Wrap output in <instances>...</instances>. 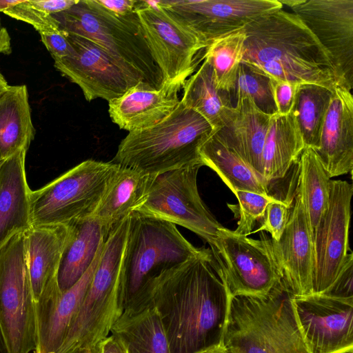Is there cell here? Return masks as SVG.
Returning <instances> with one entry per match:
<instances>
[{
    "mask_svg": "<svg viewBox=\"0 0 353 353\" xmlns=\"http://www.w3.org/2000/svg\"><path fill=\"white\" fill-rule=\"evenodd\" d=\"M230 299L220 268L208 249L162 272L125 309L153 307L171 353H194L222 344Z\"/></svg>",
    "mask_w": 353,
    "mask_h": 353,
    "instance_id": "obj_1",
    "label": "cell"
},
{
    "mask_svg": "<svg viewBox=\"0 0 353 353\" xmlns=\"http://www.w3.org/2000/svg\"><path fill=\"white\" fill-rule=\"evenodd\" d=\"M242 63L275 80L315 84L334 90L341 85L333 64L315 36L293 12L283 9L252 21Z\"/></svg>",
    "mask_w": 353,
    "mask_h": 353,
    "instance_id": "obj_2",
    "label": "cell"
},
{
    "mask_svg": "<svg viewBox=\"0 0 353 353\" xmlns=\"http://www.w3.org/2000/svg\"><path fill=\"white\" fill-rule=\"evenodd\" d=\"M283 279L263 296L230 297L223 337L230 353H312Z\"/></svg>",
    "mask_w": 353,
    "mask_h": 353,
    "instance_id": "obj_3",
    "label": "cell"
},
{
    "mask_svg": "<svg viewBox=\"0 0 353 353\" xmlns=\"http://www.w3.org/2000/svg\"><path fill=\"white\" fill-rule=\"evenodd\" d=\"M51 16L60 29L94 43L131 78L153 89L162 87V73L152 57L136 11L117 14L97 0H78L69 9Z\"/></svg>",
    "mask_w": 353,
    "mask_h": 353,
    "instance_id": "obj_4",
    "label": "cell"
},
{
    "mask_svg": "<svg viewBox=\"0 0 353 353\" xmlns=\"http://www.w3.org/2000/svg\"><path fill=\"white\" fill-rule=\"evenodd\" d=\"M209 123L181 101L165 119L130 132L112 162L151 176L188 166H203L199 149L212 133Z\"/></svg>",
    "mask_w": 353,
    "mask_h": 353,
    "instance_id": "obj_5",
    "label": "cell"
},
{
    "mask_svg": "<svg viewBox=\"0 0 353 353\" xmlns=\"http://www.w3.org/2000/svg\"><path fill=\"white\" fill-rule=\"evenodd\" d=\"M208 250L194 246L176 225L134 212L129 216L119 271L124 309L132 305L146 285L162 272Z\"/></svg>",
    "mask_w": 353,
    "mask_h": 353,
    "instance_id": "obj_6",
    "label": "cell"
},
{
    "mask_svg": "<svg viewBox=\"0 0 353 353\" xmlns=\"http://www.w3.org/2000/svg\"><path fill=\"white\" fill-rule=\"evenodd\" d=\"M123 250L120 238L110 236L104 242L91 283L57 353L92 350L110 334L125 307L119 285Z\"/></svg>",
    "mask_w": 353,
    "mask_h": 353,
    "instance_id": "obj_7",
    "label": "cell"
},
{
    "mask_svg": "<svg viewBox=\"0 0 353 353\" xmlns=\"http://www.w3.org/2000/svg\"><path fill=\"white\" fill-rule=\"evenodd\" d=\"M118 166L112 161L88 159L31 190V226L70 225L91 217Z\"/></svg>",
    "mask_w": 353,
    "mask_h": 353,
    "instance_id": "obj_8",
    "label": "cell"
},
{
    "mask_svg": "<svg viewBox=\"0 0 353 353\" xmlns=\"http://www.w3.org/2000/svg\"><path fill=\"white\" fill-rule=\"evenodd\" d=\"M26 231L14 233L0 246V328L10 353H30L37 346Z\"/></svg>",
    "mask_w": 353,
    "mask_h": 353,
    "instance_id": "obj_9",
    "label": "cell"
},
{
    "mask_svg": "<svg viewBox=\"0 0 353 353\" xmlns=\"http://www.w3.org/2000/svg\"><path fill=\"white\" fill-rule=\"evenodd\" d=\"M136 12L163 83L183 87L203 61L209 43L160 1H137Z\"/></svg>",
    "mask_w": 353,
    "mask_h": 353,
    "instance_id": "obj_10",
    "label": "cell"
},
{
    "mask_svg": "<svg viewBox=\"0 0 353 353\" xmlns=\"http://www.w3.org/2000/svg\"><path fill=\"white\" fill-rule=\"evenodd\" d=\"M210 250L230 297L265 296L283 277L270 238L263 233L256 240L223 227Z\"/></svg>",
    "mask_w": 353,
    "mask_h": 353,
    "instance_id": "obj_11",
    "label": "cell"
},
{
    "mask_svg": "<svg viewBox=\"0 0 353 353\" xmlns=\"http://www.w3.org/2000/svg\"><path fill=\"white\" fill-rule=\"evenodd\" d=\"M201 166H188L155 176L145 201L135 212L181 225L212 246L223 226L200 196L197 175Z\"/></svg>",
    "mask_w": 353,
    "mask_h": 353,
    "instance_id": "obj_12",
    "label": "cell"
},
{
    "mask_svg": "<svg viewBox=\"0 0 353 353\" xmlns=\"http://www.w3.org/2000/svg\"><path fill=\"white\" fill-rule=\"evenodd\" d=\"M352 195L351 183L331 180L327 208L313 233L312 294L329 295L346 261L353 256L349 247Z\"/></svg>",
    "mask_w": 353,
    "mask_h": 353,
    "instance_id": "obj_13",
    "label": "cell"
},
{
    "mask_svg": "<svg viewBox=\"0 0 353 353\" xmlns=\"http://www.w3.org/2000/svg\"><path fill=\"white\" fill-rule=\"evenodd\" d=\"M292 302L312 353H353V297L311 294Z\"/></svg>",
    "mask_w": 353,
    "mask_h": 353,
    "instance_id": "obj_14",
    "label": "cell"
},
{
    "mask_svg": "<svg viewBox=\"0 0 353 353\" xmlns=\"http://www.w3.org/2000/svg\"><path fill=\"white\" fill-rule=\"evenodd\" d=\"M328 54L340 83L353 88V0H299L291 8Z\"/></svg>",
    "mask_w": 353,
    "mask_h": 353,
    "instance_id": "obj_15",
    "label": "cell"
},
{
    "mask_svg": "<svg viewBox=\"0 0 353 353\" xmlns=\"http://www.w3.org/2000/svg\"><path fill=\"white\" fill-rule=\"evenodd\" d=\"M66 33L76 53L54 59V67L81 89L86 101L103 99L109 101L141 83L124 73L94 43Z\"/></svg>",
    "mask_w": 353,
    "mask_h": 353,
    "instance_id": "obj_16",
    "label": "cell"
},
{
    "mask_svg": "<svg viewBox=\"0 0 353 353\" xmlns=\"http://www.w3.org/2000/svg\"><path fill=\"white\" fill-rule=\"evenodd\" d=\"M208 43L242 29L264 14L281 10L279 0L160 1Z\"/></svg>",
    "mask_w": 353,
    "mask_h": 353,
    "instance_id": "obj_17",
    "label": "cell"
},
{
    "mask_svg": "<svg viewBox=\"0 0 353 353\" xmlns=\"http://www.w3.org/2000/svg\"><path fill=\"white\" fill-rule=\"evenodd\" d=\"M103 243L92 265L72 287L64 292L58 282L44 289L35 306L36 353H57L92 279Z\"/></svg>",
    "mask_w": 353,
    "mask_h": 353,
    "instance_id": "obj_18",
    "label": "cell"
},
{
    "mask_svg": "<svg viewBox=\"0 0 353 353\" xmlns=\"http://www.w3.org/2000/svg\"><path fill=\"white\" fill-rule=\"evenodd\" d=\"M270 241L283 279L293 294H312L313 236L305 210L296 193L282 236L278 241L271 239Z\"/></svg>",
    "mask_w": 353,
    "mask_h": 353,
    "instance_id": "obj_19",
    "label": "cell"
},
{
    "mask_svg": "<svg viewBox=\"0 0 353 353\" xmlns=\"http://www.w3.org/2000/svg\"><path fill=\"white\" fill-rule=\"evenodd\" d=\"M332 179L352 174L353 169V96L352 90L338 85L332 92L314 150Z\"/></svg>",
    "mask_w": 353,
    "mask_h": 353,
    "instance_id": "obj_20",
    "label": "cell"
},
{
    "mask_svg": "<svg viewBox=\"0 0 353 353\" xmlns=\"http://www.w3.org/2000/svg\"><path fill=\"white\" fill-rule=\"evenodd\" d=\"M182 85L163 83L159 89L139 83L119 97L108 101L109 114L120 129L130 132L153 126L177 107Z\"/></svg>",
    "mask_w": 353,
    "mask_h": 353,
    "instance_id": "obj_21",
    "label": "cell"
},
{
    "mask_svg": "<svg viewBox=\"0 0 353 353\" xmlns=\"http://www.w3.org/2000/svg\"><path fill=\"white\" fill-rule=\"evenodd\" d=\"M271 116L259 110L249 97H239L223 126L213 132L263 178L262 154Z\"/></svg>",
    "mask_w": 353,
    "mask_h": 353,
    "instance_id": "obj_22",
    "label": "cell"
},
{
    "mask_svg": "<svg viewBox=\"0 0 353 353\" xmlns=\"http://www.w3.org/2000/svg\"><path fill=\"white\" fill-rule=\"evenodd\" d=\"M26 152L20 150L0 163V246L14 233L31 227Z\"/></svg>",
    "mask_w": 353,
    "mask_h": 353,
    "instance_id": "obj_23",
    "label": "cell"
},
{
    "mask_svg": "<svg viewBox=\"0 0 353 353\" xmlns=\"http://www.w3.org/2000/svg\"><path fill=\"white\" fill-rule=\"evenodd\" d=\"M69 225L31 226L26 231L28 266L34 303L50 284L58 282Z\"/></svg>",
    "mask_w": 353,
    "mask_h": 353,
    "instance_id": "obj_24",
    "label": "cell"
},
{
    "mask_svg": "<svg viewBox=\"0 0 353 353\" xmlns=\"http://www.w3.org/2000/svg\"><path fill=\"white\" fill-rule=\"evenodd\" d=\"M154 176L119 165L91 217L108 234L145 201Z\"/></svg>",
    "mask_w": 353,
    "mask_h": 353,
    "instance_id": "obj_25",
    "label": "cell"
},
{
    "mask_svg": "<svg viewBox=\"0 0 353 353\" xmlns=\"http://www.w3.org/2000/svg\"><path fill=\"white\" fill-rule=\"evenodd\" d=\"M304 149L292 111L285 115L278 113L272 115L262 154L263 177L266 182L270 185L272 181L283 179Z\"/></svg>",
    "mask_w": 353,
    "mask_h": 353,
    "instance_id": "obj_26",
    "label": "cell"
},
{
    "mask_svg": "<svg viewBox=\"0 0 353 353\" xmlns=\"http://www.w3.org/2000/svg\"><path fill=\"white\" fill-rule=\"evenodd\" d=\"M70 226V235L58 273V285L64 292L88 270L108 234L102 225L90 217Z\"/></svg>",
    "mask_w": 353,
    "mask_h": 353,
    "instance_id": "obj_27",
    "label": "cell"
},
{
    "mask_svg": "<svg viewBox=\"0 0 353 353\" xmlns=\"http://www.w3.org/2000/svg\"><path fill=\"white\" fill-rule=\"evenodd\" d=\"M199 154L203 166L214 171L234 194L240 190L270 194V185L264 178L213 132L201 146Z\"/></svg>",
    "mask_w": 353,
    "mask_h": 353,
    "instance_id": "obj_28",
    "label": "cell"
},
{
    "mask_svg": "<svg viewBox=\"0 0 353 353\" xmlns=\"http://www.w3.org/2000/svg\"><path fill=\"white\" fill-rule=\"evenodd\" d=\"M27 87L9 85L0 99V154L5 159L28 150L34 139Z\"/></svg>",
    "mask_w": 353,
    "mask_h": 353,
    "instance_id": "obj_29",
    "label": "cell"
},
{
    "mask_svg": "<svg viewBox=\"0 0 353 353\" xmlns=\"http://www.w3.org/2000/svg\"><path fill=\"white\" fill-rule=\"evenodd\" d=\"M111 332L123 341L128 353H171L159 314L150 305L124 310Z\"/></svg>",
    "mask_w": 353,
    "mask_h": 353,
    "instance_id": "obj_30",
    "label": "cell"
},
{
    "mask_svg": "<svg viewBox=\"0 0 353 353\" xmlns=\"http://www.w3.org/2000/svg\"><path fill=\"white\" fill-rule=\"evenodd\" d=\"M202 59L199 68L184 82L180 101L202 116L215 132L223 126L234 105L230 96L217 88L208 59Z\"/></svg>",
    "mask_w": 353,
    "mask_h": 353,
    "instance_id": "obj_31",
    "label": "cell"
},
{
    "mask_svg": "<svg viewBox=\"0 0 353 353\" xmlns=\"http://www.w3.org/2000/svg\"><path fill=\"white\" fill-rule=\"evenodd\" d=\"M296 163L299 174L296 193L305 210L313 236L328 206L332 179L313 148H305Z\"/></svg>",
    "mask_w": 353,
    "mask_h": 353,
    "instance_id": "obj_32",
    "label": "cell"
},
{
    "mask_svg": "<svg viewBox=\"0 0 353 353\" xmlns=\"http://www.w3.org/2000/svg\"><path fill=\"white\" fill-rule=\"evenodd\" d=\"M333 91L315 84L299 85L292 112L305 148L317 150Z\"/></svg>",
    "mask_w": 353,
    "mask_h": 353,
    "instance_id": "obj_33",
    "label": "cell"
},
{
    "mask_svg": "<svg viewBox=\"0 0 353 353\" xmlns=\"http://www.w3.org/2000/svg\"><path fill=\"white\" fill-rule=\"evenodd\" d=\"M245 34L243 28L216 38L205 48L203 58L210 63L217 88L232 92L244 54Z\"/></svg>",
    "mask_w": 353,
    "mask_h": 353,
    "instance_id": "obj_34",
    "label": "cell"
},
{
    "mask_svg": "<svg viewBox=\"0 0 353 353\" xmlns=\"http://www.w3.org/2000/svg\"><path fill=\"white\" fill-rule=\"evenodd\" d=\"M243 97H249L259 110L267 114L277 113L273 97L272 79L241 63L235 87L230 94L233 105L237 98Z\"/></svg>",
    "mask_w": 353,
    "mask_h": 353,
    "instance_id": "obj_35",
    "label": "cell"
},
{
    "mask_svg": "<svg viewBox=\"0 0 353 353\" xmlns=\"http://www.w3.org/2000/svg\"><path fill=\"white\" fill-rule=\"evenodd\" d=\"M234 194L239 203L228 204L234 216L239 219L237 227L234 232L237 234L248 236L256 223L263 219L268 205L278 199L270 194L263 195L248 191L239 190Z\"/></svg>",
    "mask_w": 353,
    "mask_h": 353,
    "instance_id": "obj_36",
    "label": "cell"
},
{
    "mask_svg": "<svg viewBox=\"0 0 353 353\" xmlns=\"http://www.w3.org/2000/svg\"><path fill=\"white\" fill-rule=\"evenodd\" d=\"M3 13L30 24L39 34L54 32L60 29L57 22L51 15L34 8L29 0L15 1Z\"/></svg>",
    "mask_w": 353,
    "mask_h": 353,
    "instance_id": "obj_37",
    "label": "cell"
},
{
    "mask_svg": "<svg viewBox=\"0 0 353 353\" xmlns=\"http://www.w3.org/2000/svg\"><path fill=\"white\" fill-rule=\"evenodd\" d=\"M290 205L288 201L276 199L270 203L261 220V226L254 232L266 231L271 234V239L278 241L286 227L289 214Z\"/></svg>",
    "mask_w": 353,
    "mask_h": 353,
    "instance_id": "obj_38",
    "label": "cell"
},
{
    "mask_svg": "<svg viewBox=\"0 0 353 353\" xmlns=\"http://www.w3.org/2000/svg\"><path fill=\"white\" fill-rule=\"evenodd\" d=\"M272 79V91L277 113L285 115L293 109L296 92L300 84Z\"/></svg>",
    "mask_w": 353,
    "mask_h": 353,
    "instance_id": "obj_39",
    "label": "cell"
},
{
    "mask_svg": "<svg viewBox=\"0 0 353 353\" xmlns=\"http://www.w3.org/2000/svg\"><path fill=\"white\" fill-rule=\"evenodd\" d=\"M41 39L53 59L72 57L76 51L68 40L65 31L59 29L54 32L40 34Z\"/></svg>",
    "mask_w": 353,
    "mask_h": 353,
    "instance_id": "obj_40",
    "label": "cell"
},
{
    "mask_svg": "<svg viewBox=\"0 0 353 353\" xmlns=\"http://www.w3.org/2000/svg\"><path fill=\"white\" fill-rule=\"evenodd\" d=\"M36 9L52 15L69 9L78 0H29Z\"/></svg>",
    "mask_w": 353,
    "mask_h": 353,
    "instance_id": "obj_41",
    "label": "cell"
},
{
    "mask_svg": "<svg viewBox=\"0 0 353 353\" xmlns=\"http://www.w3.org/2000/svg\"><path fill=\"white\" fill-rule=\"evenodd\" d=\"M94 353H128V351L123 341L110 332L95 346Z\"/></svg>",
    "mask_w": 353,
    "mask_h": 353,
    "instance_id": "obj_42",
    "label": "cell"
},
{
    "mask_svg": "<svg viewBox=\"0 0 353 353\" xmlns=\"http://www.w3.org/2000/svg\"><path fill=\"white\" fill-rule=\"evenodd\" d=\"M108 10L117 14H128L136 11L137 1L135 0H97Z\"/></svg>",
    "mask_w": 353,
    "mask_h": 353,
    "instance_id": "obj_43",
    "label": "cell"
},
{
    "mask_svg": "<svg viewBox=\"0 0 353 353\" xmlns=\"http://www.w3.org/2000/svg\"><path fill=\"white\" fill-rule=\"evenodd\" d=\"M12 52L11 38L7 29L0 20V54H10Z\"/></svg>",
    "mask_w": 353,
    "mask_h": 353,
    "instance_id": "obj_44",
    "label": "cell"
},
{
    "mask_svg": "<svg viewBox=\"0 0 353 353\" xmlns=\"http://www.w3.org/2000/svg\"><path fill=\"white\" fill-rule=\"evenodd\" d=\"M194 353H230L228 350L223 345V344L212 346Z\"/></svg>",
    "mask_w": 353,
    "mask_h": 353,
    "instance_id": "obj_45",
    "label": "cell"
},
{
    "mask_svg": "<svg viewBox=\"0 0 353 353\" xmlns=\"http://www.w3.org/2000/svg\"><path fill=\"white\" fill-rule=\"evenodd\" d=\"M9 85L8 84L7 81L4 78V77L2 75V74L0 72V99L3 95V94L6 92L7 89L8 88Z\"/></svg>",
    "mask_w": 353,
    "mask_h": 353,
    "instance_id": "obj_46",
    "label": "cell"
},
{
    "mask_svg": "<svg viewBox=\"0 0 353 353\" xmlns=\"http://www.w3.org/2000/svg\"><path fill=\"white\" fill-rule=\"evenodd\" d=\"M15 1L13 0H0V12H4L11 5H12Z\"/></svg>",
    "mask_w": 353,
    "mask_h": 353,
    "instance_id": "obj_47",
    "label": "cell"
},
{
    "mask_svg": "<svg viewBox=\"0 0 353 353\" xmlns=\"http://www.w3.org/2000/svg\"><path fill=\"white\" fill-rule=\"evenodd\" d=\"M0 353H10L0 328Z\"/></svg>",
    "mask_w": 353,
    "mask_h": 353,
    "instance_id": "obj_48",
    "label": "cell"
},
{
    "mask_svg": "<svg viewBox=\"0 0 353 353\" xmlns=\"http://www.w3.org/2000/svg\"><path fill=\"white\" fill-rule=\"evenodd\" d=\"M77 353H94V349L92 350H83V351H80Z\"/></svg>",
    "mask_w": 353,
    "mask_h": 353,
    "instance_id": "obj_49",
    "label": "cell"
},
{
    "mask_svg": "<svg viewBox=\"0 0 353 353\" xmlns=\"http://www.w3.org/2000/svg\"><path fill=\"white\" fill-rule=\"evenodd\" d=\"M2 160H3V159H2L1 157V154H0V162H1Z\"/></svg>",
    "mask_w": 353,
    "mask_h": 353,
    "instance_id": "obj_50",
    "label": "cell"
},
{
    "mask_svg": "<svg viewBox=\"0 0 353 353\" xmlns=\"http://www.w3.org/2000/svg\"><path fill=\"white\" fill-rule=\"evenodd\" d=\"M1 162H0V163H1Z\"/></svg>",
    "mask_w": 353,
    "mask_h": 353,
    "instance_id": "obj_51",
    "label": "cell"
}]
</instances>
